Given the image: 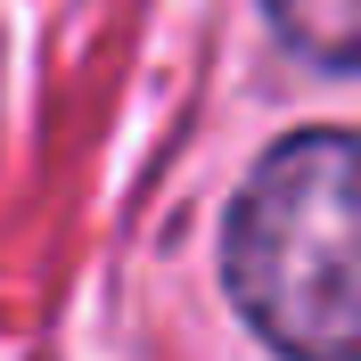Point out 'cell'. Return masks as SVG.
<instances>
[{"label": "cell", "mask_w": 361, "mask_h": 361, "mask_svg": "<svg viewBox=\"0 0 361 361\" xmlns=\"http://www.w3.org/2000/svg\"><path fill=\"white\" fill-rule=\"evenodd\" d=\"M222 279L288 361H361V132H295L222 222Z\"/></svg>", "instance_id": "6da1fadb"}, {"label": "cell", "mask_w": 361, "mask_h": 361, "mask_svg": "<svg viewBox=\"0 0 361 361\" xmlns=\"http://www.w3.org/2000/svg\"><path fill=\"white\" fill-rule=\"evenodd\" d=\"M271 25L320 66H361V0H263Z\"/></svg>", "instance_id": "7a4b0ae2"}]
</instances>
